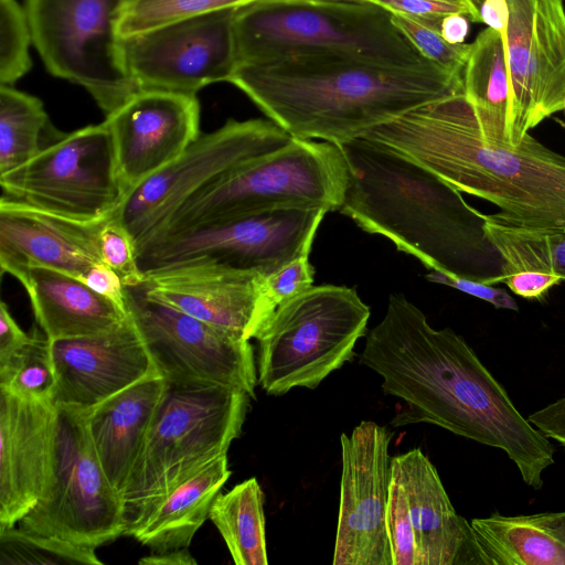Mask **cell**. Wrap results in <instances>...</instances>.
Listing matches in <instances>:
<instances>
[{"instance_id": "8fae6325", "label": "cell", "mask_w": 565, "mask_h": 565, "mask_svg": "<svg viewBox=\"0 0 565 565\" xmlns=\"http://www.w3.org/2000/svg\"><path fill=\"white\" fill-rule=\"evenodd\" d=\"M294 139L270 119H228L200 135L172 163L131 189L117 217L132 237L136 250L145 246L193 195L218 179L288 145Z\"/></svg>"}, {"instance_id": "681fc988", "label": "cell", "mask_w": 565, "mask_h": 565, "mask_svg": "<svg viewBox=\"0 0 565 565\" xmlns=\"http://www.w3.org/2000/svg\"><path fill=\"white\" fill-rule=\"evenodd\" d=\"M456 1H458V2H460V3H462V4H466V6H469V7L473 8L475 10H477V9H476V8L470 3V1H469V0H456ZM477 11H478V10H477ZM478 12H479V11H478ZM479 13H480V12H479Z\"/></svg>"}, {"instance_id": "30bf717a", "label": "cell", "mask_w": 565, "mask_h": 565, "mask_svg": "<svg viewBox=\"0 0 565 565\" xmlns=\"http://www.w3.org/2000/svg\"><path fill=\"white\" fill-rule=\"evenodd\" d=\"M126 0H24L35 46L54 76L84 87L105 117L140 88L122 55Z\"/></svg>"}, {"instance_id": "74e56055", "label": "cell", "mask_w": 565, "mask_h": 565, "mask_svg": "<svg viewBox=\"0 0 565 565\" xmlns=\"http://www.w3.org/2000/svg\"><path fill=\"white\" fill-rule=\"evenodd\" d=\"M116 214L105 220L99 228L102 260L118 274L125 286L140 285L143 275L138 266L135 242Z\"/></svg>"}, {"instance_id": "ffe728a7", "label": "cell", "mask_w": 565, "mask_h": 565, "mask_svg": "<svg viewBox=\"0 0 565 565\" xmlns=\"http://www.w3.org/2000/svg\"><path fill=\"white\" fill-rule=\"evenodd\" d=\"M58 407L0 388V527H12L51 488Z\"/></svg>"}, {"instance_id": "ab89813d", "label": "cell", "mask_w": 565, "mask_h": 565, "mask_svg": "<svg viewBox=\"0 0 565 565\" xmlns=\"http://www.w3.org/2000/svg\"><path fill=\"white\" fill-rule=\"evenodd\" d=\"M392 13H402L415 18H444L451 13H462L473 22H481L480 13L475 9L450 0H364Z\"/></svg>"}, {"instance_id": "d6a6232c", "label": "cell", "mask_w": 565, "mask_h": 565, "mask_svg": "<svg viewBox=\"0 0 565 565\" xmlns=\"http://www.w3.org/2000/svg\"><path fill=\"white\" fill-rule=\"evenodd\" d=\"M255 0H126L118 35L128 39L182 20L236 9Z\"/></svg>"}, {"instance_id": "277c9868", "label": "cell", "mask_w": 565, "mask_h": 565, "mask_svg": "<svg viewBox=\"0 0 565 565\" xmlns=\"http://www.w3.org/2000/svg\"><path fill=\"white\" fill-rule=\"evenodd\" d=\"M339 146L349 166L342 214L431 270L497 284L502 260L484 233V214L459 190L369 138Z\"/></svg>"}, {"instance_id": "d4e9b609", "label": "cell", "mask_w": 565, "mask_h": 565, "mask_svg": "<svg viewBox=\"0 0 565 565\" xmlns=\"http://www.w3.org/2000/svg\"><path fill=\"white\" fill-rule=\"evenodd\" d=\"M24 287L34 317L51 340L93 335L120 324L128 312L81 278L41 266L9 270Z\"/></svg>"}, {"instance_id": "e0dca14e", "label": "cell", "mask_w": 565, "mask_h": 565, "mask_svg": "<svg viewBox=\"0 0 565 565\" xmlns=\"http://www.w3.org/2000/svg\"><path fill=\"white\" fill-rule=\"evenodd\" d=\"M394 434L371 420L342 434L340 505L333 565H393L386 530Z\"/></svg>"}, {"instance_id": "d6986e66", "label": "cell", "mask_w": 565, "mask_h": 565, "mask_svg": "<svg viewBox=\"0 0 565 565\" xmlns=\"http://www.w3.org/2000/svg\"><path fill=\"white\" fill-rule=\"evenodd\" d=\"M55 373L52 401L88 411L150 376L161 375L131 317L93 335L51 341Z\"/></svg>"}, {"instance_id": "836d02e7", "label": "cell", "mask_w": 565, "mask_h": 565, "mask_svg": "<svg viewBox=\"0 0 565 565\" xmlns=\"http://www.w3.org/2000/svg\"><path fill=\"white\" fill-rule=\"evenodd\" d=\"M96 548L24 531L0 527V564L100 565Z\"/></svg>"}, {"instance_id": "44dd1931", "label": "cell", "mask_w": 565, "mask_h": 565, "mask_svg": "<svg viewBox=\"0 0 565 565\" xmlns=\"http://www.w3.org/2000/svg\"><path fill=\"white\" fill-rule=\"evenodd\" d=\"M265 276L206 260H189L143 275L147 292L241 339H256L267 319Z\"/></svg>"}, {"instance_id": "ba28073f", "label": "cell", "mask_w": 565, "mask_h": 565, "mask_svg": "<svg viewBox=\"0 0 565 565\" xmlns=\"http://www.w3.org/2000/svg\"><path fill=\"white\" fill-rule=\"evenodd\" d=\"M369 318L354 288L311 286L280 305L256 337L258 384L273 396L317 388L353 359Z\"/></svg>"}, {"instance_id": "b9f144b4", "label": "cell", "mask_w": 565, "mask_h": 565, "mask_svg": "<svg viewBox=\"0 0 565 565\" xmlns=\"http://www.w3.org/2000/svg\"><path fill=\"white\" fill-rule=\"evenodd\" d=\"M561 281L558 275L537 270H520L501 279L513 294L525 299H541Z\"/></svg>"}, {"instance_id": "5b68a950", "label": "cell", "mask_w": 565, "mask_h": 565, "mask_svg": "<svg viewBox=\"0 0 565 565\" xmlns=\"http://www.w3.org/2000/svg\"><path fill=\"white\" fill-rule=\"evenodd\" d=\"M391 18L392 12L364 0H255L234 13L237 66L300 53L345 55L391 67L436 64Z\"/></svg>"}, {"instance_id": "9a60e30c", "label": "cell", "mask_w": 565, "mask_h": 565, "mask_svg": "<svg viewBox=\"0 0 565 565\" xmlns=\"http://www.w3.org/2000/svg\"><path fill=\"white\" fill-rule=\"evenodd\" d=\"M504 44L511 89L507 139L518 145L565 104L563 0H505Z\"/></svg>"}, {"instance_id": "bcb514c9", "label": "cell", "mask_w": 565, "mask_h": 565, "mask_svg": "<svg viewBox=\"0 0 565 565\" xmlns=\"http://www.w3.org/2000/svg\"><path fill=\"white\" fill-rule=\"evenodd\" d=\"M468 17L462 13H451L443 18L440 23L441 36L451 44L463 43L468 31Z\"/></svg>"}, {"instance_id": "83f0119b", "label": "cell", "mask_w": 565, "mask_h": 565, "mask_svg": "<svg viewBox=\"0 0 565 565\" xmlns=\"http://www.w3.org/2000/svg\"><path fill=\"white\" fill-rule=\"evenodd\" d=\"M463 92L482 134L489 140L509 142L511 89L502 33L487 28L471 43L463 68Z\"/></svg>"}, {"instance_id": "f1b7e54d", "label": "cell", "mask_w": 565, "mask_h": 565, "mask_svg": "<svg viewBox=\"0 0 565 565\" xmlns=\"http://www.w3.org/2000/svg\"><path fill=\"white\" fill-rule=\"evenodd\" d=\"M209 519L236 565H267L264 494L256 478L217 494Z\"/></svg>"}, {"instance_id": "4dcf8cb0", "label": "cell", "mask_w": 565, "mask_h": 565, "mask_svg": "<svg viewBox=\"0 0 565 565\" xmlns=\"http://www.w3.org/2000/svg\"><path fill=\"white\" fill-rule=\"evenodd\" d=\"M484 233L502 260V277L520 270L558 275L565 281V230L508 224L484 214Z\"/></svg>"}, {"instance_id": "ac0fdd59", "label": "cell", "mask_w": 565, "mask_h": 565, "mask_svg": "<svg viewBox=\"0 0 565 565\" xmlns=\"http://www.w3.org/2000/svg\"><path fill=\"white\" fill-rule=\"evenodd\" d=\"M128 192L175 161L200 134L196 95L140 88L105 117Z\"/></svg>"}, {"instance_id": "7c38bea8", "label": "cell", "mask_w": 565, "mask_h": 565, "mask_svg": "<svg viewBox=\"0 0 565 565\" xmlns=\"http://www.w3.org/2000/svg\"><path fill=\"white\" fill-rule=\"evenodd\" d=\"M327 213L279 207L159 237L137 250L142 275L189 260H206L265 277L309 255Z\"/></svg>"}, {"instance_id": "4316f807", "label": "cell", "mask_w": 565, "mask_h": 565, "mask_svg": "<svg viewBox=\"0 0 565 565\" xmlns=\"http://www.w3.org/2000/svg\"><path fill=\"white\" fill-rule=\"evenodd\" d=\"M470 523L490 565H565V511Z\"/></svg>"}, {"instance_id": "9c48e42d", "label": "cell", "mask_w": 565, "mask_h": 565, "mask_svg": "<svg viewBox=\"0 0 565 565\" xmlns=\"http://www.w3.org/2000/svg\"><path fill=\"white\" fill-rule=\"evenodd\" d=\"M1 201L79 223L114 216L128 190L103 121L64 134L23 166L0 175Z\"/></svg>"}, {"instance_id": "52a82bcc", "label": "cell", "mask_w": 565, "mask_h": 565, "mask_svg": "<svg viewBox=\"0 0 565 565\" xmlns=\"http://www.w3.org/2000/svg\"><path fill=\"white\" fill-rule=\"evenodd\" d=\"M348 183L349 166L339 145L294 138L285 147L247 162L198 192L150 242L279 207L339 211Z\"/></svg>"}, {"instance_id": "603a6c76", "label": "cell", "mask_w": 565, "mask_h": 565, "mask_svg": "<svg viewBox=\"0 0 565 565\" xmlns=\"http://www.w3.org/2000/svg\"><path fill=\"white\" fill-rule=\"evenodd\" d=\"M103 222L79 223L0 200L1 270L41 266L82 279L103 263L98 244Z\"/></svg>"}, {"instance_id": "7a4b0ae2", "label": "cell", "mask_w": 565, "mask_h": 565, "mask_svg": "<svg viewBox=\"0 0 565 565\" xmlns=\"http://www.w3.org/2000/svg\"><path fill=\"white\" fill-rule=\"evenodd\" d=\"M362 137L492 203L502 222L565 230V156L530 132L518 145L489 140L465 92L419 105Z\"/></svg>"}, {"instance_id": "d590c367", "label": "cell", "mask_w": 565, "mask_h": 565, "mask_svg": "<svg viewBox=\"0 0 565 565\" xmlns=\"http://www.w3.org/2000/svg\"><path fill=\"white\" fill-rule=\"evenodd\" d=\"M391 20L426 58L451 72H463L471 44L448 43L440 33L443 18L392 13Z\"/></svg>"}, {"instance_id": "8992f818", "label": "cell", "mask_w": 565, "mask_h": 565, "mask_svg": "<svg viewBox=\"0 0 565 565\" xmlns=\"http://www.w3.org/2000/svg\"><path fill=\"white\" fill-rule=\"evenodd\" d=\"M252 397L203 383H169L125 490L124 535L182 482L226 455L239 437Z\"/></svg>"}, {"instance_id": "3957f363", "label": "cell", "mask_w": 565, "mask_h": 565, "mask_svg": "<svg viewBox=\"0 0 565 565\" xmlns=\"http://www.w3.org/2000/svg\"><path fill=\"white\" fill-rule=\"evenodd\" d=\"M228 83L294 138L340 145L419 105L463 92V72L300 53L238 65Z\"/></svg>"}, {"instance_id": "484cf974", "label": "cell", "mask_w": 565, "mask_h": 565, "mask_svg": "<svg viewBox=\"0 0 565 565\" xmlns=\"http://www.w3.org/2000/svg\"><path fill=\"white\" fill-rule=\"evenodd\" d=\"M231 475L227 454L216 458L172 490L131 536L154 553L189 547Z\"/></svg>"}, {"instance_id": "5bb4252c", "label": "cell", "mask_w": 565, "mask_h": 565, "mask_svg": "<svg viewBox=\"0 0 565 565\" xmlns=\"http://www.w3.org/2000/svg\"><path fill=\"white\" fill-rule=\"evenodd\" d=\"M126 307L167 382L224 385L256 397L257 367L248 340L150 296L142 282L126 286Z\"/></svg>"}, {"instance_id": "c3c4849f", "label": "cell", "mask_w": 565, "mask_h": 565, "mask_svg": "<svg viewBox=\"0 0 565 565\" xmlns=\"http://www.w3.org/2000/svg\"><path fill=\"white\" fill-rule=\"evenodd\" d=\"M469 1L480 12V8L484 0H469Z\"/></svg>"}, {"instance_id": "816d5d0a", "label": "cell", "mask_w": 565, "mask_h": 565, "mask_svg": "<svg viewBox=\"0 0 565 565\" xmlns=\"http://www.w3.org/2000/svg\"><path fill=\"white\" fill-rule=\"evenodd\" d=\"M450 1L458 2V1H456V0H450ZM458 3H460V2H458ZM461 4H462V3H461ZM465 6H466V4H465ZM468 7H469V6H468ZM470 8H471V7H470ZM472 9H473V8H472ZM476 11H477V10H476Z\"/></svg>"}, {"instance_id": "f907efd6", "label": "cell", "mask_w": 565, "mask_h": 565, "mask_svg": "<svg viewBox=\"0 0 565 565\" xmlns=\"http://www.w3.org/2000/svg\"><path fill=\"white\" fill-rule=\"evenodd\" d=\"M556 121L565 129V122L559 120V119H556Z\"/></svg>"}, {"instance_id": "cb8c5ba5", "label": "cell", "mask_w": 565, "mask_h": 565, "mask_svg": "<svg viewBox=\"0 0 565 565\" xmlns=\"http://www.w3.org/2000/svg\"><path fill=\"white\" fill-rule=\"evenodd\" d=\"M167 390L150 376L87 411V427L99 462L121 495Z\"/></svg>"}, {"instance_id": "7bdbcfd3", "label": "cell", "mask_w": 565, "mask_h": 565, "mask_svg": "<svg viewBox=\"0 0 565 565\" xmlns=\"http://www.w3.org/2000/svg\"><path fill=\"white\" fill-rule=\"evenodd\" d=\"M95 292L127 311L126 286L118 274L104 263L95 264L82 278Z\"/></svg>"}, {"instance_id": "8d00e7d4", "label": "cell", "mask_w": 565, "mask_h": 565, "mask_svg": "<svg viewBox=\"0 0 565 565\" xmlns=\"http://www.w3.org/2000/svg\"><path fill=\"white\" fill-rule=\"evenodd\" d=\"M386 530L390 540L393 565H418L416 540L408 498L397 467L391 461Z\"/></svg>"}, {"instance_id": "60d3db41", "label": "cell", "mask_w": 565, "mask_h": 565, "mask_svg": "<svg viewBox=\"0 0 565 565\" xmlns=\"http://www.w3.org/2000/svg\"><path fill=\"white\" fill-rule=\"evenodd\" d=\"M427 279L452 287L465 294L484 300L495 308L514 311L519 310V306L514 298L511 297L505 290L493 287V285H487L479 280L444 274L436 270H431V273L427 275Z\"/></svg>"}, {"instance_id": "ee69618b", "label": "cell", "mask_w": 565, "mask_h": 565, "mask_svg": "<svg viewBox=\"0 0 565 565\" xmlns=\"http://www.w3.org/2000/svg\"><path fill=\"white\" fill-rule=\"evenodd\" d=\"M31 338L12 318L8 306L0 305V360H4L23 347Z\"/></svg>"}, {"instance_id": "4fadbf2b", "label": "cell", "mask_w": 565, "mask_h": 565, "mask_svg": "<svg viewBox=\"0 0 565 565\" xmlns=\"http://www.w3.org/2000/svg\"><path fill=\"white\" fill-rule=\"evenodd\" d=\"M121 495L95 451L87 411L58 407L55 476L51 488L19 527L97 548L125 532Z\"/></svg>"}, {"instance_id": "f546056e", "label": "cell", "mask_w": 565, "mask_h": 565, "mask_svg": "<svg viewBox=\"0 0 565 565\" xmlns=\"http://www.w3.org/2000/svg\"><path fill=\"white\" fill-rule=\"evenodd\" d=\"M41 99L13 86H0V175L12 171L62 138Z\"/></svg>"}, {"instance_id": "1f68e13d", "label": "cell", "mask_w": 565, "mask_h": 565, "mask_svg": "<svg viewBox=\"0 0 565 565\" xmlns=\"http://www.w3.org/2000/svg\"><path fill=\"white\" fill-rule=\"evenodd\" d=\"M54 386L51 340L35 329L23 347L0 360V388L28 399L52 401Z\"/></svg>"}, {"instance_id": "f35d334b", "label": "cell", "mask_w": 565, "mask_h": 565, "mask_svg": "<svg viewBox=\"0 0 565 565\" xmlns=\"http://www.w3.org/2000/svg\"><path fill=\"white\" fill-rule=\"evenodd\" d=\"M308 256L303 255L291 260L265 278L260 308L267 321L280 305L312 286L315 269Z\"/></svg>"}, {"instance_id": "e575fe53", "label": "cell", "mask_w": 565, "mask_h": 565, "mask_svg": "<svg viewBox=\"0 0 565 565\" xmlns=\"http://www.w3.org/2000/svg\"><path fill=\"white\" fill-rule=\"evenodd\" d=\"M33 36L24 9L17 0H0V83L13 86L32 66Z\"/></svg>"}, {"instance_id": "7402d4cb", "label": "cell", "mask_w": 565, "mask_h": 565, "mask_svg": "<svg viewBox=\"0 0 565 565\" xmlns=\"http://www.w3.org/2000/svg\"><path fill=\"white\" fill-rule=\"evenodd\" d=\"M392 462L407 493L418 565H490L471 523L456 512L426 455L414 448Z\"/></svg>"}, {"instance_id": "2e32d148", "label": "cell", "mask_w": 565, "mask_h": 565, "mask_svg": "<svg viewBox=\"0 0 565 565\" xmlns=\"http://www.w3.org/2000/svg\"><path fill=\"white\" fill-rule=\"evenodd\" d=\"M236 9L199 15L121 39L129 75L139 88L193 95L210 84L228 82L237 67Z\"/></svg>"}, {"instance_id": "f6af8a7d", "label": "cell", "mask_w": 565, "mask_h": 565, "mask_svg": "<svg viewBox=\"0 0 565 565\" xmlns=\"http://www.w3.org/2000/svg\"><path fill=\"white\" fill-rule=\"evenodd\" d=\"M481 22L504 35L508 24L505 0H484L480 8Z\"/></svg>"}, {"instance_id": "7dc6e473", "label": "cell", "mask_w": 565, "mask_h": 565, "mask_svg": "<svg viewBox=\"0 0 565 565\" xmlns=\"http://www.w3.org/2000/svg\"><path fill=\"white\" fill-rule=\"evenodd\" d=\"M138 563L142 565H193L196 564V561L188 547H183L145 556Z\"/></svg>"}, {"instance_id": "6da1fadb", "label": "cell", "mask_w": 565, "mask_h": 565, "mask_svg": "<svg viewBox=\"0 0 565 565\" xmlns=\"http://www.w3.org/2000/svg\"><path fill=\"white\" fill-rule=\"evenodd\" d=\"M360 364L404 402L392 426L428 423L503 450L523 481L539 490L554 462L548 438L516 409L505 388L450 328H433L404 295L390 296L382 320L366 333Z\"/></svg>"}, {"instance_id": "f5cc1de1", "label": "cell", "mask_w": 565, "mask_h": 565, "mask_svg": "<svg viewBox=\"0 0 565 565\" xmlns=\"http://www.w3.org/2000/svg\"><path fill=\"white\" fill-rule=\"evenodd\" d=\"M563 110L565 111V104H564V108H563Z\"/></svg>"}]
</instances>
